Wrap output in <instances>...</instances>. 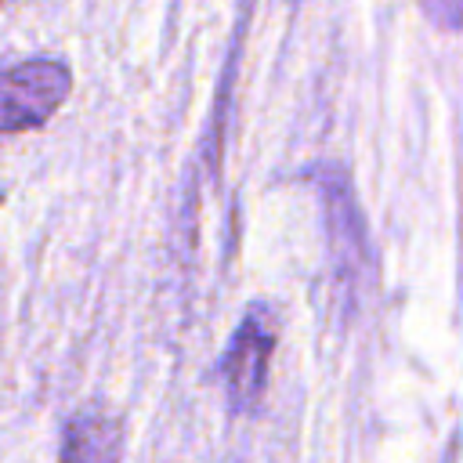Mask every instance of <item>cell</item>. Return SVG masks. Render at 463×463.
<instances>
[{
    "instance_id": "cell-1",
    "label": "cell",
    "mask_w": 463,
    "mask_h": 463,
    "mask_svg": "<svg viewBox=\"0 0 463 463\" xmlns=\"http://www.w3.org/2000/svg\"><path fill=\"white\" fill-rule=\"evenodd\" d=\"M72 72L61 58L40 54L0 69V137L47 123L69 98Z\"/></svg>"
},
{
    "instance_id": "cell-2",
    "label": "cell",
    "mask_w": 463,
    "mask_h": 463,
    "mask_svg": "<svg viewBox=\"0 0 463 463\" xmlns=\"http://www.w3.org/2000/svg\"><path fill=\"white\" fill-rule=\"evenodd\" d=\"M318 188H322V206H326V228H329V253H333V268L340 286L358 289L362 279L373 271V250H369V235H365V217L362 206L351 192V181L344 177V170H318L315 174Z\"/></svg>"
},
{
    "instance_id": "cell-3",
    "label": "cell",
    "mask_w": 463,
    "mask_h": 463,
    "mask_svg": "<svg viewBox=\"0 0 463 463\" xmlns=\"http://www.w3.org/2000/svg\"><path fill=\"white\" fill-rule=\"evenodd\" d=\"M271 351H275V318L268 315L264 304H253L239 318V326L224 347V358H221V380H224L232 409H239V412L257 409L264 383H268Z\"/></svg>"
},
{
    "instance_id": "cell-4",
    "label": "cell",
    "mask_w": 463,
    "mask_h": 463,
    "mask_svg": "<svg viewBox=\"0 0 463 463\" xmlns=\"http://www.w3.org/2000/svg\"><path fill=\"white\" fill-rule=\"evenodd\" d=\"M123 459V430L112 416L76 412L61 434V463H119Z\"/></svg>"
}]
</instances>
